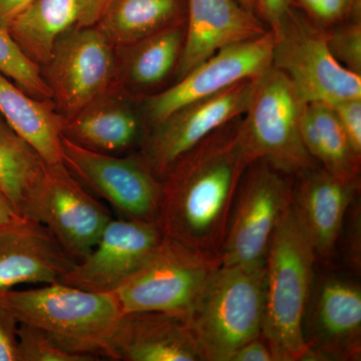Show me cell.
Segmentation results:
<instances>
[{
  "label": "cell",
  "instance_id": "8",
  "mask_svg": "<svg viewBox=\"0 0 361 361\" xmlns=\"http://www.w3.org/2000/svg\"><path fill=\"white\" fill-rule=\"evenodd\" d=\"M274 35L272 66L288 78L304 103L332 106L361 99V75L336 61L322 26L290 11Z\"/></svg>",
  "mask_w": 361,
  "mask_h": 361
},
{
  "label": "cell",
  "instance_id": "37",
  "mask_svg": "<svg viewBox=\"0 0 361 361\" xmlns=\"http://www.w3.org/2000/svg\"><path fill=\"white\" fill-rule=\"evenodd\" d=\"M23 218L16 213L11 202L6 198L4 192L0 190V229L13 225Z\"/></svg>",
  "mask_w": 361,
  "mask_h": 361
},
{
  "label": "cell",
  "instance_id": "36",
  "mask_svg": "<svg viewBox=\"0 0 361 361\" xmlns=\"http://www.w3.org/2000/svg\"><path fill=\"white\" fill-rule=\"evenodd\" d=\"M32 0H0V28L7 30L11 21Z\"/></svg>",
  "mask_w": 361,
  "mask_h": 361
},
{
  "label": "cell",
  "instance_id": "27",
  "mask_svg": "<svg viewBox=\"0 0 361 361\" xmlns=\"http://www.w3.org/2000/svg\"><path fill=\"white\" fill-rule=\"evenodd\" d=\"M0 73L35 99H51L42 71L21 51L7 30L0 28Z\"/></svg>",
  "mask_w": 361,
  "mask_h": 361
},
{
  "label": "cell",
  "instance_id": "25",
  "mask_svg": "<svg viewBox=\"0 0 361 361\" xmlns=\"http://www.w3.org/2000/svg\"><path fill=\"white\" fill-rule=\"evenodd\" d=\"M49 165L0 114V190L25 218L39 193Z\"/></svg>",
  "mask_w": 361,
  "mask_h": 361
},
{
  "label": "cell",
  "instance_id": "29",
  "mask_svg": "<svg viewBox=\"0 0 361 361\" xmlns=\"http://www.w3.org/2000/svg\"><path fill=\"white\" fill-rule=\"evenodd\" d=\"M327 45L344 68L361 75V25L360 21L324 28Z\"/></svg>",
  "mask_w": 361,
  "mask_h": 361
},
{
  "label": "cell",
  "instance_id": "30",
  "mask_svg": "<svg viewBox=\"0 0 361 361\" xmlns=\"http://www.w3.org/2000/svg\"><path fill=\"white\" fill-rule=\"evenodd\" d=\"M312 18L313 23L329 28L338 25L353 9L355 0H298Z\"/></svg>",
  "mask_w": 361,
  "mask_h": 361
},
{
  "label": "cell",
  "instance_id": "15",
  "mask_svg": "<svg viewBox=\"0 0 361 361\" xmlns=\"http://www.w3.org/2000/svg\"><path fill=\"white\" fill-rule=\"evenodd\" d=\"M156 223L111 219L101 238L59 283L97 293H115L163 239Z\"/></svg>",
  "mask_w": 361,
  "mask_h": 361
},
{
  "label": "cell",
  "instance_id": "24",
  "mask_svg": "<svg viewBox=\"0 0 361 361\" xmlns=\"http://www.w3.org/2000/svg\"><path fill=\"white\" fill-rule=\"evenodd\" d=\"M186 18L187 0H110L97 26L115 47H123Z\"/></svg>",
  "mask_w": 361,
  "mask_h": 361
},
{
  "label": "cell",
  "instance_id": "22",
  "mask_svg": "<svg viewBox=\"0 0 361 361\" xmlns=\"http://www.w3.org/2000/svg\"><path fill=\"white\" fill-rule=\"evenodd\" d=\"M186 35V20L127 47H116L118 85L142 99L177 70Z\"/></svg>",
  "mask_w": 361,
  "mask_h": 361
},
{
  "label": "cell",
  "instance_id": "33",
  "mask_svg": "<svg viewBox=\"0 0 361 361\" xmlns=\"http://www.w3.org/2000/svg\"><path fill=\"white\" fill-rule=\"evenodd\" d=\"M349 229L346 237V256L348 262L355 270H360V206L356 199L348 212Z\"/></svg>",
  "mask_w": 361,
  "mask_h": 361
},
{
  "label": "cell",
  "instance_id": "14",
  "mask_svg": "<svg viewBox=\"0 0 361 361\" xmlns=\"http://www.w3.org/2000/svg\"><path fill=\"white\" fill-rule=\"evenodd\" d=\"M307 360H360L361 288L338 276L313 281L303 320Z\"/></svg>",
  "mask_w": 361,
  "mask_h": 361
},
{
  "label": "cell",
  "instance_id": "32",
  "mask_svg": "<svg viewBox=\"0 0 361 361\" xmlns=\"http://www.w3.org/2000/svg\"><path fill=\"white\" fill-rule=\"evenodd\" d=\"M18 320L0 297V361H20Z\"/></svg>",
  "mask_w": 361,
  "mask_h": 361
},
{
  "label": "cell",
  "instance_id": "28",
  "mask_svg": "<svg viewBox=\"0 0 361 361\" xmlns=\"http://www.w3.org/2000/svg\"><path fill=\"white\" fill-rule=\"evenodd\" d=\"M20 361H94V356L73 350L44 330L25 323H18Z\"/></svg>",
  "mask_w": 361,
  "mask_h": 361
},
{
  "label": "cell",
  "instance_id": "18",
  "mask_svg": "<svg viewBox=\"0 0 361 361\" xmlns=\"http://www.w3.org/2000/svg\"><path fill=\"white\" fill-rule=\"evenodd\" d=\"M269 32L237 0H187L186 35L176 80L220 49Z\"/></svg>",
  "mask_w": 361,
  "mask_h": 361
},
{
  "label": "cell",
  "instance_id": "2",
  "mask_svg": "<svg viewBox=\"0 0 361 361\" xmlns=\"http://www.w3.org/2000/svg\"><path fill=\"white\" fill-rule=\"evenodd\" d=\"M316 259L291 203L273 234L265 263L262 336L275 361L307 360L303 320L314 281Z\"/></svg>",
  "mask_w": 361,
  "mask_h": 361
},
{
  "label": "cell",
  "instance_id": "10",
  "mask_svg": "<svg viewBox=\"0 0 361 361\" xmlns=\"http://www.w3.org/2000/svg\"><path fill=\"white\" fill-rule=\"evenodd\" d=\"M259 78L244 80L219 94L188 104L149 127L139 154L156 177L163 179L180 157L226 123L243 116Z\"/></svg>",
  "mask_w": 361,
  "mask_h": 361
},
{
  "label": "cell",
  "instance_id": "11",
  "mask_svg": "<svg viewBox=\"0 0 361 361\" xmlns=\"http://www.w3.org/2000/svg\"><path fill=\"white\" fill-rule=\"evenodd\" d=\"M63 164L80 183L127 219L156 223L161 180L140 154L120 157L84 148L63 137Z\"/></svg>",
  "mask_w": 361,
  "mask_h": 361
},
{
  "label": "cell",
  "instance_id": "17",
  "mask_svg": "<svg viewBox=\"0 0 361 361\" xmlns=\"http://www.w3.org/2000/svg\"><path fill=\"white\" fill-rule=\"evenodd\" d=\"M75 263L37 221L23 218L0 229V293L18 285L58 283Z\"/></svg>",
  "mask_w": 361,
  "mask_h": 361
},
{
  "label": "cell",
  "instance_id": "23",
  "mask_svg": "<svg viewBox=\"0 0 361 361\" xmlns=\"http://www.w3.org/2000/svg\"><path fill=\"white\" fill-rule=\"evenodd\" d=\"M0 114L47 165L63 163L65 118L51 99H35L0 73Z\"/></svg>",
  "mask_w": 361,
  "mask_h": 361
},
{
  "label": "cell",
  "instance_id": "38",
  "mask_svg": "<svg viewBox=\"0 0 361 361\" xmlns=\"http://www.w3.org/2000/svg\"><path fill=\"white\" fill-rule=\"evenodd\" d=\"M242 6L245 7V8L249 9V11H252L253 6L257 4V0H237Z\"/></svg>",
  "mask_w": 361,
  "mask_h": 361
},
{
  "label": "cell",
  "instance_id": "9",
  "mask_svg": "<svg viewBox=\"0 0 361 361\" xmlns=\"http://www.w3.org/2000/svg\"><path fill=\"white\" fill-rule=\"evenodd\" d=\"M40 71L65 120L118 85L116 49L97 25L61 35Z\"/></svg>",
  "mask_w": 361,
  "mask_h": 361
},
{
  "label": "cell",
  "instance_id": "7",
  "mask_svg": "<svg viewBox=\"0 0 361 361\" xmlns=\"http://www.w3.org/2000/svg\"><path fill=\"white\" fill-rule=\"evenodd\" d=\"M292 199L293 187L283 173L264 161H253L235 196L220 251L221 265L264 266L273 234Z\"/></svg>",
  "mask_w": 361,
  "mask_h": 361
},
{
  "label": "cell",
  "instance_id": "26",
  "mask_svg": "<svg viewBox=\"0 0 361 361\" xmlns=\"http://www.w3.org/2000/svg\"><path fill=\"white\" fill-rule=\"evenodd\" d=\"M300 130L304 146L322 168L341 179H360L361 158L351 148L331 106L306 104Z\"/></svg>",
  "mask_w": 361,
  "mask_h": 361
},
{
  "label": "cell",
  "instance_id": "5",
  "mask_svg": "<svg viewBox=\"0 0 361 361\" xmlns=\"http://www.w3.org/2000/svg\"><path fill=\"white\" fill-rule=\"evenodd\" d=\"M305 104L288 78L273 66L259 78L238 128L252 163L264 161L284 175L298 176L315 167L301 137Z\"/></svg>",
  "mask_w": 361,
  "mask_h": 361
},
{
  "label": "cell",
  "instance_id": "35",
  "mask_svg": "<svg viewBox=\"0 0 361 361\" xmlns=\"http://www.w3.org/2000/svg\"><path fill=\"white\" fill-rule=\"evenodd\" d=\"M229 361H275L264 336H260L240 346Z\"/></svg>",
  "mask_w": 361,
  "mask_h": 361
},
{
  "label": "cell",
  "instance_id": "31",
  "mask_svg": "<svg viewBox=\"0 0 361 361\" xmlns=\"http://www.w3.org/2000/svg\"><path fill=\"white\" fill-rule=\"evenodd\" d=\"M337 120L345 133L353 152L361 158V99H350L332 104Z\"/></svg>",
  "mask_w": 361,
  "mask_h": 361
},
{
  "label": "cell",
  "instance_id": "13",
  "mask_svg": "<svg viewBox=\"0 0 361 361\" xmlns=\"http://www.w3.org/2000/svg\"><path fill=\"white\" fill-rule=\"evenodd\" d=\"M25 218L44 225L77 261L92 250L113 219L63 163L49 165L39 193Z\"/></svg>",
  "mask_w": 361,
  "mask_h": 361
},
{
  "label": "cell",
  "instance_id": "21",
  "mask_svg": "<svg viewBox=\"0 0 361 361\" xmlns=\"http://www.w3.org/2000/svg\"><path fill=\"white\" fill-rule=\"evenodd\" d=\"M110 0H32L7 32L21 51L44 66L56 40L66 32L97 25Z\"/></svg>",
  "mask_w": 361,
  "mask_h": 361
},
{
  "label": "cell",
  "instance_id": "12",
  "mask_svg": "<svg viewBox=\"0 0 361 361\" xmlns=\"http://www.w3.org/2000/svg\"><path fill=\"white\" fill-rule=\"evenodd\" d=\"M274 44V33L269 30L256 39L224 47L168 89L142 97L140 103L147 127L188 104L262 77L272 66Z\"/></svg>",
  "mask_w": 361,
  "mask_h": 361
},
{
  "label": "cell",
  "instance_id": "19",
  "mask_svg": "<svg viewBox=\"0 0 361 361\" xmlns=\"http://www.w3.org/2000/svg\"><path fill=\"white\" fill-rule=\"evenodd\" d=\"M292 205L316 257H332L341 237L349 207L357 197L360 180H344L324 168L298 175Z\"/></svg>",
  "mask_w": 361,
  "mask_h": 361
},
{
  "label": "cell",
  "instance_id": "4",
  "mask_svg": "<svg viewBox=\"0 0 361 361\" xmlns=\"http://www.w3.org/2000/svg\"><path fill=\"white\" fill-rule=\"evenodd\" d=\"M20 323L32 325L84 355L104 357L123 314L115 293H97L63 283L0 293Z\"/></svg>",
  "mask_w": 361,
  "mask_h": 361
},
{
  "label": "cell",
  "instance_id": "16",
  "mask_svg": "<svg viewBox=\"0 0 361 361\" xmlns=\"http://www.w3.org/2000/svg\"><path fill=\"white\" fill-rule=\"evenodd\" d=\"M104 357L120 361H204L187 316L159 311L123 313Z\"/></svg>",
  "mask_w": 361,
  "mask_h": 361
},
{
  "label": "cell",
  "instance_id": "20",
  "mask_svg": "<svg viewBox=\"0 0 361 361\" xmlns=\"http://www.w3.org/2000/svg\"><path fill=\"white\" fill-rule=\"evenodd\" d=\"M137 97L116 85L63 123V137L106 154L141 146L148 127Z\"/></svg>",
  "mask_w": 361,
  "mask_h": 361
},
{
  "label": "cell",
  "instance_id": "34",
  "mask_svg": "<svg viewBox=\"0 0 361 361\" xmlns=\"http://www.w3.org/2000/svg\"><path fill=\"white\" fill-rule=\"evenodd\" d=\"M257 4L269 30L277 32L290 13V0H257Z\"/></svg>",
  "mask_w": 361,
  "mask_h": 361
},
{
  "label": "cell",
  "instance_id": "6",
  "mask_svg": "<svg viewBox=\"0 0 361 361\" xmlns=\"http://www.w3.org/2000/svg\"><path fill=\"white\" fill-rule=\"evenodd\" d=\"M220 266L218 254L164 236L115 294L123 313L159 311L188 317Z\"/></svg>",
  "mask_w": 361,
  "mask_h": 361
},
{
  "label": "cell",
  "instance_id": "1",
  "mask_svg": "<svg viewBox=\"0 0 361 361\" xmlns=\"http://www.w3.org/2000/svg\"><path fill=\"white\" fill-rule=\"evenodd\" d=\"M241 116L176 161L161 179V234L220 255L237 190L252 161L239 137Z\"/></svg>",
  "mask_w": 361,
  "mask_h": 361
},
{
  "label": "cell",
  "instance_id": "3",
  "mask_svg": "<svg viewBox=\"0 0 361 361\" xmlns=\"http://www.w3.org/2000/svg\"><path fill=\"white\" fill-rule=\"evenodd\" d=\"M266 268L226 267L214 272L188 315L205 361H229L262 336Z\"/></svg>",
  "mask_w": 361,
  "mask_h": 361
}]
</instances>
